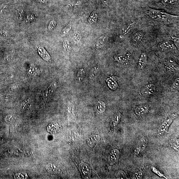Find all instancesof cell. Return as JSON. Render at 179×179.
Listing matches in <instances>:
<instances>
[{"label": "cell", "mask_w": 179, "mask_h": 179, "mask_svg": "<svg viewBox=\"0 0 179 179\" xmlns=\"http://www.w3.org/2000/svg\"><path fill=\"white\" fill-rule=\"evenodd\" d=\"M148 14L151 18L156 20L168 21L175 19L178 16L167 14L162 11L150 9Z\"/></svg>", "instance_id": "cell-1"}, {"label": "cell", "mask_w": 179, "mask_h": 179, "mask_svg": "<svg viewBox=\"0 0 179 179\" xmlns=\"http://www.w3.org/2000/svg\"><path fill=\"white\" fill-rule=\"evenodd\" d=\"M178 113H174L168 115L165 118L158 128V134L159 136H162L167 132L170 126L174 120L178 117Z\"/></svg>", "instance_id": "cell-2"}, {"label": "cell", "mask_w": 179, "mask_h": 179, "mask_svg": "<svg viewBox=\"0 0 179 179\" xmlns=\"http://www.w3.org/2000/svg\"><path fill=\"white\" fill-rule=\"evenodd\" d=\"M148 142V139L145 136L142 137L138 139L134 150L135 156H139L145 150L147 146Z\"/></svg>", "instance_id": "cell-3"}, {"label": "cell", "mask_w": 179, "mask_h": 179, "mask_svg": "<svg viewBox=\"0 0 179 179\" xmlns=\"http://www.w3.org/2000/svg\"><path fill=\"white\" fill-rule=\"evenodd\" d=\"M156 88L155 85L150 83L143 87L140 90L141 95L145 97H150L154 94Z\"/></svg>", "instance_id": "cell-4"}, {"label": "cell", "mask_w": 179, "mask_h": 179, "mask_svg": "<svg viewBox=\"0 0 179 179\" xmlns=\"http://www.w3.org/2000/svg\"><path fill=\"white\" fill-rule=\"evenodd\" d=\"M79 168L82 175L84 178L89 177L91 175V170L88 165L86 163H81L79 166Z\"/></svg>", "instance_id": "cell-5"}, {"label": "cell", "mask_w": 179, "mask_h": 179, "mask_svg": "<svg viewBox=\"0 0 179 179\" xmlns=\"http://www.w3.org/2000/svg\"><path fill=\"white\" fill-rule=\"evenodd\" d=\"M120 157V152L117 149L112 151L109 154L108 160L109 163L111 165L115 164L118 161Z\"/></svg>", "instance_id": "cell-6"}, {"label": "cell", "mask_w": 179, "mask_h": 179, "mask_svg": "<svg viewBox=\"0 0 179 179\" xmlns=\"http://www.w3.org/2000/svg\"><path fill=\"white\" fill-rule=\"evenodd\" d=\"M165 69L168 72H174L178 71V65L172 60H169L165 62Z\"/></svg>", "instance_id": "cell-7"}, {"label": "cell", "mask_w": 179, "mask_h": 179, "mask_svg": "<svg viewBox=\"0 0 179 179\" xmlns=\"http://www.w3.org/2000/svg\"><path fill=\"white\" fill-rule=\"evenodd\" d=\"M149 106L148 105H142L137 107L135 109V113L137 115L142 116L149 112Z\"/></svg>", "instance_id": "cell-8"}, {"label": "cell", "mask_w": 179, "mask_h": 179, "mask_svg": "<svg viewBox=\"0 0 179 179\" xmlns=\"http://www.w3.org/2000/svg\"><path fill=\"white\" fill-rule=\"evenodd\" d=\"M121 113L117 112L113 117L111 121L110 127L111 130H114L117 127L121 119Z\"/></svg>", "instance_id": "cell-9"}, {"label": "cell", "mask_w": 179, "mask_h": 179, "mask_svg": "<svg viewBox=\"0 0 179 179\" xmlns=\"http://www.w3.org/2000/svg\"><path fill=\"white\" fill-rule=\"evenodd\" d=\"M38 51L39 55L45 61L50 62L51 57L42 46L40 45L38 47Z\"/></svg>", "instance_id": "cell-10"}, {"label": "cell", "mask_w": 179, "mask_h": 179, "mask_svg": "<svg viewBox=\"0 0 179 179\" xmlns=\"http://www.w3.org/2000/svg\"><path fill=\"white\" fill-rule=\"evenodd\" d=\"M130 55L129 54L115 56L114 57L116 62L123 64L128 62L130 60Z\"/></svg>", "instance_id": "cell-11"}, {"label": "cell", "mask_w": 179, "mask_h": 179, "mask_svg": "<svg viewBox=\"0 0 179 179\" xmlns=\"http://www.w3.org/2000/svg\"><path fill=\"white\" fill-rule=\"evenodd\" d=\"M147 63V55L145 52H143L140 57L137 67L140 70L143 69L145 67Z\"/></svg>", "instance_id": "cell-12"}, {"label": "cell", "mask_w": 179, "mask_h": 179, "mask_svg": "<svg viewBox=\"0 0 179 179\" xmlns=\"http://www.w3.org/2000/svg\"><path fill=\"white\" fill-rule=\"evenodd\" d=\"M100 139L99 135H91L87 139V142L90 147L92 148L97 144Z\"/></svg>", "instance_id": "cell-13"}, {"label": "cell", "mask_w": 179, "mask_h": 179, "mask_svg": "<svg viewBox=\"0 0 179 179\" xmlns=\"http://www.w3.org/2000/svg\"><path fill=\"white\" fill-rule=\"evenodd\" d=\"M75 116V108L72 102H69L67 107V117L69 120H73Z\"/></svg>", "instance_id": "cell-14"}, {"label": "cell", "mask_w": 179, "mask_h": 179, "mask_svg": "<svg viewBox=\"0 0 179 179\" xmlns=\"http://www.w3.org/2000/svg\"><path fill=\"white\" fill-rule=\"evenodd\" d=\"M107 40V36L106 35H102L98 39L96 43L95 47L96 49H101L105 44Z\"/></svg>", "instance_id": "cell-15"}, {"label": "cell", "mask_w": 179, "mask_h": 179, "mask_svg": "<svg viewBox=\"0 0 179 179\" xmlns=\"http://www.w3.org/2000/svg\"><path fill=\"white\" fill-rule=\"evenodd\" d=\"M145 35V33L143 31H139L136 33L132 38L133 42L135 43L140 42L143 40Z\"/></svg>", "instance_id": "cell-16"}, {"label": "cell", "mask_w": 179, "mask_h": 179, "mask_svg": "<svg viewBox=\"0 0 179 179\" xmlns=\"http://www.w3.org/2000/svg\"><path fill=\"white\" fill-rule=\"evenodd\" d=\"M28 73L30 76L32 77H36L40 73L39 69L34 64L30 65L28 69Z\"/></svg>", "instance_id": "cell-17"}, {"label": "cell", "mask_w": 179, "mask_h": 179, "mask_svg": "<svg viewBox=\"0 0 179 179\" xmlns=\"http://www.w3.org/2000/svg\"><path fill=\"white\" fill-rule=\"evenodd\" d=\"M108 86L110 88L113 90H115L118 87V84L117 82L115 79L112 77H110L107 78L106 80Z\"/></svg>", "instance_id": "cell-18"}, {"label": "cell", "mask_w": 179, "mask_h": 179, "mask_svg": "<svg viewBox=\"0 0 179 179\" xmlns=\"http://www.w3.org/2000/svg\"><path fill=\"white\" fill-rule=\"evenodd\" d=\"M96 109L98 112L100 113H104L106 109L105 103L102 101H98L96 104Z\"/></svg>", "instance_id": "cell-19"}, {"label": "cell", "mask_w": 179, "mask_h": 179, "mask_svg": "<svg viewBox=\"0 0 179 179\" xmlns=\"http://www.w3.org/2000/svg\"><path fill=\"white\" fill-rule=\"evenodd\" d=\"M55 84H52L49 86L48 88L45 90L43 94V96L45 98H49L50 96H51L53 92L54 87H55Z\"/></svg>", "instance_id": "cell-20"}, {"label": "cell", "mask_w": 179, "mask_h": 179, "mask_svg": "<svg viewBox=\"0 0 179 179\" xmlns=\"http://www.w3.org/2000/svg\"><path fill=\"white\" fill-rule=\"evenodd\" d=\"M73 40L76 44H79L81 40V34L79 31H76L74 33L73 36Z\"/></svg>", "instance_id": "cell-21"}, {"label": "cell", "mask_w": 179, "mask_h": 179, "mask_svg": "<svg viewBox=\"0 0 179 179\" xmlns=\"http://www.w3.org/2000/svg\"><path fill=\"white\" fill-rule=\"evenodd\" d=\"M89 22L92 24L96 23L98 21V17L96 13L93 12L88 19Z\"/></svg>", "instance_id": "cell-22"}, {"label": "cell", "mask_w": 179, "mask_h": 179, "mask_svg": "<svg viewBox=\"0 0 179 179\" xmlns=\"http://www.w3.org/2000/svg\"><path fill=\"white\" fill-rule=\"evenodd\" d=\"M63 47L68 53H70L71 51V45L70 42L67 40L65 39L63 43Z\"/></svg>", "instance_id": "cell-23"}, {"label": "cell", "mask_w": 179, "mask_h": 179, "mask_svg": "<svg viewBox=\"0 0 179 179\" xmlns=\"http://www.w3.org/2000/svg\"><path fill=\"white\" fill-rule=\"evenodd\" d=\"M134 22H131L127 24L125 27H124L123 32V36L126 35H127L129 32L130 31V30L132 29L134 26Z\"/></svg>", "instance_id": "cell-24"}, {"label": "cell", "mask_w": 179, "mask_h": 179, "mask_svg": "<svg viewBox=\"0 0 179 179\" xmlns=\"http://www.w3.org/2000/svg\"><path fill=\"white\" fill-rule=\"evenodd\" d=\"M170 145L173 149L176 151L179 150V139H172L170 140Z\"/></svg>", "instance_id": "cell-25"}, {"label": "cell", "mask_w": 179, "mask_h": 179, "mask_svg": "<svg viewBox=\"0 0 179 179\" xmlns=\"http://www.w3.org/2000/svg\"><path fill=\"white\" fill-rule=\"evenodd\" d=\"M47 171L50 173H54L57 171L56 166L53 163H49L46 167Z\"/></svg>", "instance_id": "cell-26"}, {"label": "cell", "mask_w": 179, "mask_h": 179, "mask_svg": "<svg viewBox=\"0 0 179 179\" xmlns=\"http://www.w3.org/2000/svg\"><path fill=\"white\" fill-rule=\"evenodd\" d=\"M85 75V72L83 68H81L78 71L77 75V79L79 81H81L83 79Z\"/></svg>", "instance_id": "cell-27"}, {"label": "cell", "mask_w": 179, "mask_h": 179, "mask_svg": "<svg viewBox=\"0 0 179 179\" xmlns=\"http://www.w3.org/2000/svg\"><path fill=\"white\" fill-rule=\"evenodd\" d=\"M71 29V24H68L62 30V33H61L62 35L63 36L66 35L70 31Z\"/></svg>", "instance_id": "cell-28"}, {"label": "cell", "mask_w": 179, "mask_h": 179, "mask_svg": "<svg viewBox=\"0 0 179 179\" xmlns=\"http://www.w3.org/2000/svg\"><path fill=\"white\" fill-rule=\"evenodd\" d=\"M173 45L170 43L168 42L163 43V45H161V47L163 49L167 50L168 49H172L173 48Z\"/></svg>", "instance_id": "cell-29"}, {"label": "cell", "mask_w": 179, "mask_h": 179, "mask_svg": "<svg viewBox=\"0 0 179 179\" xmlns=\"http://www.w3.org/2000/svg\"><path fill=\"white\" fill-rule=\"evenodd\" d=\"M178 0H162L161 3L165 5H172L176 3Z\"/></svg>", "instance_id": "cell-30"}, {"label": "cell", "mask_w": 179, "mask_h": 179, "mask_svg": "<svg viewBox=\"0 0 179 179\" xmlns=\"http://www.w3.org/2000/svg\"><path fill=\"white\" fill-rule=\"evenodd\" d=\"M117 179H127V176L125 172L123 171H120L117 173Z\"/></svg>", "instance_id": "cell-31"}, {"label": "cell", "mask_w": 179, "mask_h": 179, "mask_svg": "<svg viewBox=\"0 0 179 179\" xmlns=\"http://www.w3.org/2000/svg\"><path fill=\"white\" fill-rule=\"evenodd\" d=\"M152 170L153 172H154L155 174H156L159 176L161 177H163L166 178L164 174H163L162 173H161L160 171H159V170L157 169L155 167H152Z\"/></svg>", "instance_id": "cell-32"}, {"label": "cell", "mask_w": 179, "mask_h": 179, "mask_svg": "<svg viewBox=\"0 0 179 179\" xmlns=\"http://www.w3.org/2000/svg\"><path fill=\"white\" fill-rule=\"evenodd\" d=\"M14 177L16 179H25L27 177V174L24 172H19L15 175Z\"/></svg>", "instance_id": "cell-33"}, {"label": "cell", "mask_w": 179, "mask_h": 179, "mask_svg": "<svg viewBox=\"0 0 179 179\" xmlns=\"http://www.w3.org/2000/svg\"><path fill=\"white\" fill-rule=\"evenodd\" d=\"M56 24V22L55 21L53 20L50 22L48 26V29L50 31L53 30L55 28Z\"/></svg>", "instance_id": "cell-34"}, {"label": "cell", "mask_w": 179, "mask_h": 179, "mask_svg": "<svg viewBox=\"0 0 179 179\" xmlns=\"http://www.w3.org/2000/svg\"><path fill=\"white\" fill-rule=\"evenodd\" d=\"M179 78H177L172 83V87L174 89H178L179 88Z\"/></svg>", "instance_id": "cell-35"}, {"label": "cell", "mask_w": 179, "mask_h": 179, "mask_svg": "<svg viewBox=\"0 0 179 179\" xmlns=\"http://www.w3.org/2000/svg\"><path fill=\"white\" fill-rule=\"evenodd\" d=\"M36 17L34 14H30L27 17V21L29 22L34 21L36 19Z\"/></svg>", "instance_id": "cell-36"}, {"label": "cell", "mask_w": 179, "mask_h": 179, "mask_svg": "<svg viewBox=\"0 0 179 179\" xmlns=\"http://www.w3.org/2000/svg\"><path fill=\"white\" fill-rule=\"evenodd\" d=\"M143 176V174L140 171H138L135 172L133 176V178L139 179L141 178Z\"/></svg>", "instance_id": "cell-37"}, {"label": "cell", "mask_w": 179, "mask_h": 179, "mask_svg": "<svg viewBox=\"0 0 179 179\" xmlns=\"http://www.w3.org/2000/svg\"><path fill=\"white\" fill-rule=\"evenodd\" d=\"M172 39L176 46L179 49V39L176 37H172Z\"/></svg>", "instance_id": "cell-38"}, {"label": "cell", "mask_w": 179, "mask_h": 179, "mask_svg": "<svg viewBox=\"0 0 179 179\" xmlns=\"http://www.w3.org/2000/svg\"><path fill=\"white\" fill-rule=\"evenodd\" d=\"M13 119V118L12 115H9L6 117L5 121L6 122H9L12 121Z\"/></svg>", "instance_id": "cell-39"}, {"label": "cell", "mask_w": 179, "mask_h": 179, "mask_svg": "<svg viewBox=\"0 0 179 179\" xmlns=\"http://www.w3.org/2000/svg\"><path fill=\"white\" fill-rule=\"evenodd\" d=\"M24 15V12L22 11L19 12L18 16L20 19L22 18Z\"/></svg>", "instance_id": "cell-40"}, {"label": "cell", "mask_w": 179, "mask_h": 179, "mask_svg": "<svg viewBox=\"0 0 179 179\" xmlns=\"http://www.w3.org/2000/svg\"><path fill=\"white\" fill-rule=\"evenodd\" d=\"M102 3L104 5H106L108 4L109 0H101Z\"/></svg>", "instance_id": "cell-41"}, {"label": "cell", "mask_w": 179, "mask_h": 179, "mask_svg": "<svg viewBox=\"0 0 179 179\" xmlns=\"http://www.w3.org/2000/svg\"><path fill=\"white\" fill-rule=\"evenodd\" d=\"M38 1H39V2H41V3H42V2H44V0H37Z\"/></svg>", "instance_id": "cell-42"}]
</instances>
